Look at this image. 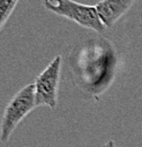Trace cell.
<instances>
[{"mask_svg":"<svg viewBox=\"0 0 142 147\" xmlns=\"http://www.w3.org/2000/svg\"><path fill=\"white\" fill-rule=\"evenodd\" d=\"M44 7L59 16L73 20L78 25L102 33L106 26L103 24L95 6H87L73 0H44Z\"/></svg>","mask_w":142,"mask_h":147,"instance_id":"obj_2","label":"cell"},{"mask_svg":"<svg viewBox=\"0 0 142 147\" xmlns=\"http://www.w3.org/2000/svg\"><path fill=\"white\" fill-rule=\"evenodd\" d=\"M102 147H115V144H114V142H113V140H108L106 144Z\"/></svg>","mask_w":142,"mask_h":147,"instance_id":"obj_6","label":"cell"},{"mask_svg":"<svg viewBox=\"0 0 142 147\" xmlns=\"http://www.w3.org/2000/svg\"><path fill=\"white\" fill-rule=\"evenodd\" d=\"M19 0H0V30L13 14Z\"/></svg>","mask_w":142,"mask_h":147,"instance_id":"obj_5","label":"cell"},{"mask_svg":"<svg viewBox=\"0 0 142 147\" xmlns=\"http://www.w3.org/2000/svg\"><path fill=\"white\" fill-rule=\"evenodd\" d=\"M135 0H102L96 3V10L106 28L112 27L132 7Z\"/></svg>","mask_w":142,"mask_h":147,"instance_id":"obj_4","label":"cell"},{"mask_svg":"<svg viewBox=\"0 0 142 147\" xmlns=\"http://www.w3.org/2000/svg\"><path fill=\"white\" fill-rule=\"evenodd\" d=\"M36 107L35 86L28 84L14 95L3 111L0 123V140L8 142L21 120Z\"/></svg>","mask_w":142,"mask_h":147,"instance_id":"obj_1","label":"cell"},{"mask_svg":"<svg viewBox=\"0 0 142 147\" xmlns=\"http://www.w3.org/2000/svg\"><path fill=\"white\" fill-rule=\"evenodd\" d=\"M61 63L62 57L56 55L45 70L36 78L34 83L36 107H50L52 109L56 107Z\"/></svg>","mask_w":142,"mask_h":147,"instance_id":"obj_3","label":"cell"}]
</instances>
